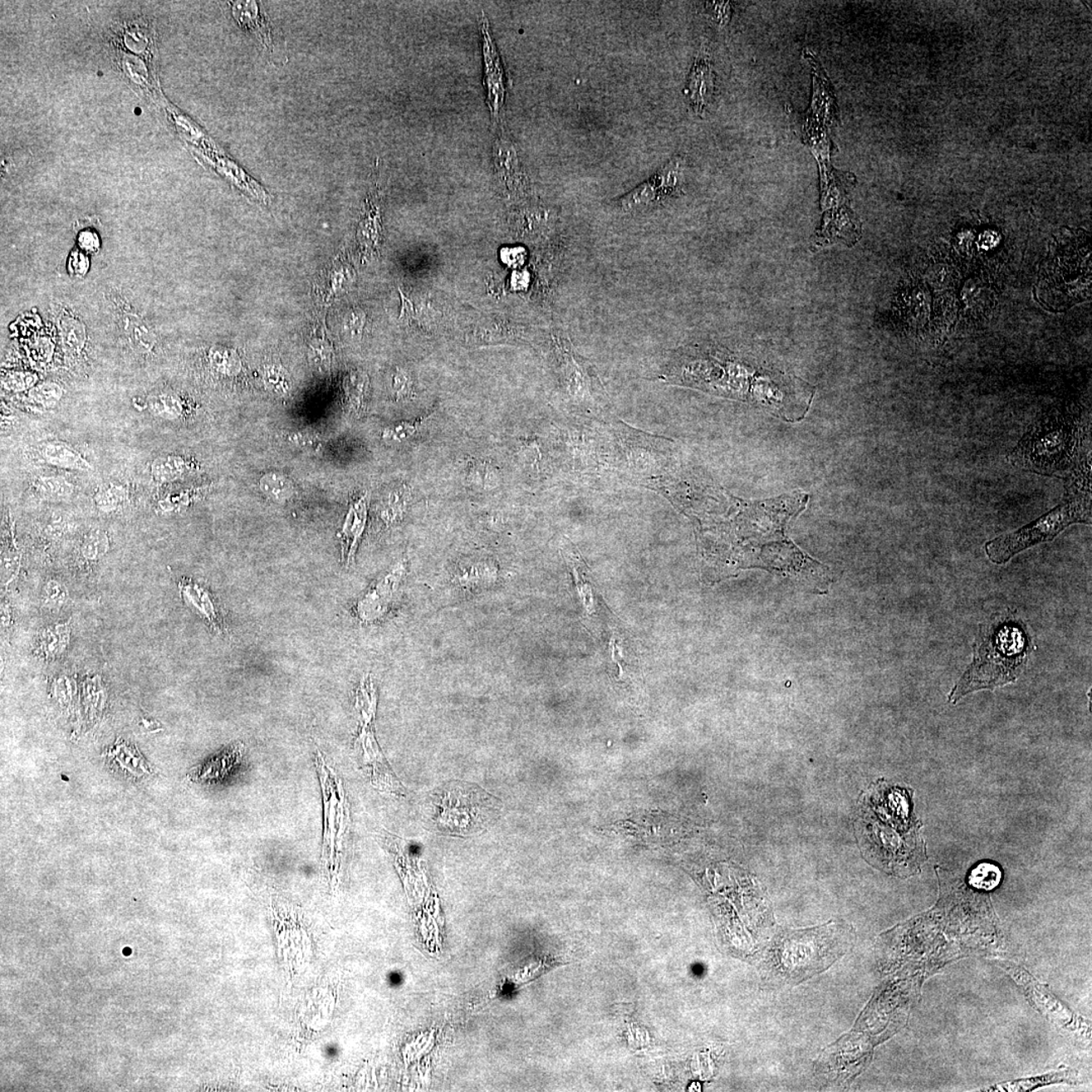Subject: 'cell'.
<instances>
[{
  "label": "cell",
  "instance_id": "6da1fadb",
  "mask_svg": "<svg viewBox=\"0 0 1092 1092\" xmlns=\"http://www.w3.org/2000/svg\"><path fill=\"white\" fill-rule=\"evenodd\" d=\"M687 364L683 375L689 384L708 392L746 399L777 411L781 416L802 411L813 390L804 382L777 370L747 364L722 350L705 352Z\"/></svg>",
  "mask_w": 1092,
  "mask_h": 1092
},
{
  "label": "cell",
  "instance_id": "7a4b0ae2",
  "mask_svg": "<svg viewBox=\"0 0 1092 1092\" xmlns=\"http://www.w3.org/2000/svg\"><path fill=\"white\" fill-rule=\"evenodd\" d=\"M1090 420L1081 411L1051 408L1031 423L1007 455L1016 468L1065 478L1091 459Z\"/></svg>",
  "mask_w": 1092,
  "mask_h": 1092
},
{
  "label": "cell",
  "instance_id": "3957f363",
  "mask_svg": "<svg viewBox=\"0 0 1092 1092\" xmlns=\"http://www.w3.org/2000/svg\"><path fill=\"white\" fill-rule=\"evenodd\" d=\"M1063 501L1024 527L1002 534L984 546L994 565L1007 564L1012 557L1041 543L1054 541L1075 524H1091V469L1084 468L1064 478Z\"/></svg>",
  "mask_w": 1092,
  "mask_h": 1092
},
{
  "label": "cell",
  "instance_id": "277c9868",
  "mask_svg": "<svg viewBox=\"0 0 1092 1092\" xmlns=\"http://www.w3.org/2000/svg\"><path fill=\"white\" fill-rule=\"evenodd\" d=\"M1030 643L1019 626L1005 624L985 636L972 664L949 695L952 704L980 690H994L1016 681L1028 661Z\"/></svg>",
  "mask_w": 1092,
  "mask_h": 1092
},
{
  "label": "cell",
  "instance_id": "5b68a950",
  "mask_svg": "<svg viewBox=\"0 0 1092 1092\" xmlns=\"http://www.w3.org/2000/svg\"><path fill=\"white\" fill-rule=\"evenodd\" d=\"M437 829L445 834L473 835L482 833L500 816L498 799L476 785L450 782L431 796Z\"/></svg>",
  "mask_w": 1092,
  "mask_h": 1092
},
{
  "label": "cell",
  "instance_id": "8992f818",
  "mask_svg": "<svg viewBox=\"0 0 1092 1092\" xmlns=\"http://www.w3.org/2000/svg\"><path fill=\"white\" fill-rule=\"evenodd\" d=\"M684 184L685 161L681 157L673 158L645 183L618 199L617 208L625 213L644 210L664 198L680 195Z\"/></svg>",
  "mask_w": 1092,
  "mask_h": 1092
},
{
  "label": "cell",
  "instance_id": "52a82bcc",
  "mask_svg": "<svg viewBox=\"0 0 1092 1092\" xmlns=\"http://www.w3.org/2000/svg\"><path fill=\"white\" fill-rule=\"evenodd\" d=\"M407 570V560L398 561L376 579L357 600L355 615L362 624H370L382 620L397 605L402 595Z\"/></svg>",
  "mask_w": 1092,
  "mask_h": 1092
},
{
  "label": "cell",
  "instance_id": "ba28073f",
  "mask_svg": "<svg viewBox=\"0 0 1092 1092\" xmlns=\"http://www.w3.org/2000/svg\"><path fill=\"white\" fill-rule=\"evenodd\" d=\"M482 32V59H484V83L487 92V105L490 110L492 122L496 127L503 123L506 100V79L503 64L492 38L489 18L482 12L480 18Z\"/></svg>",
  "mask_w": 1092,
  "mask_h": 1092
},
{
  "label": "cell",
  "instance_id": "9c48e42d",
  "mask_svg": "<svg viewBox=\"0 0 1092 1092\" xmlns=\"http://www.w3.org/2000/svg\"><path fill=\"white\" fill-rule=\"evenodd\" d=\"M492 154L496 174L505 193L508 195L523 194L528 187L527 178L520 164L514 143L501 127L496 137Z\"/></svg>",
  "mask_w": 1092,
  "mask_h": 1092
},
{
  "label": "cell",
  "instance_id": "30bf717a",
  "mask_svg": "<svg viewBox=\"0 0 1092 1092\" xmlns=\"http://www.w3.org/2000/svg\"><path fill=\"white\" fill-rule=\"evenodd\" d=\"M367 517H369V495L365 494L351 502L344 518L341 531L338 534L340 539L342 561L346 566L355 564L356 552L366 528Z\"/></svg>",
  "mask_w": 1092,
  "mask_h": 1092
},
{
  "label": "cell",
  "instance_id": "8fae6325",
  "mask_svg": "<svg viewBox=\"0 0 1092 1092\" xmlns=\"http://www.w3.org/2000/svg\"><path fill=\"white\" fill-rule=\"evenodd\" d=\"M179 588L181 598L194 613L206 620L213 630L224 631V616L210 590L192 579L185 578L180 580Z\"/></svg>",
  "mask_w": 1092,
  "mask_h": 1092
},
{
  "label": "cell",
  "instance_id": "7c38bea8",
  "mask_svg": "<svg viewBox=\"0 0 1092 1092\" xmlns=\"http://www.w3.org/2000/svg\"><path fill=\"white\" fill-rule=\"evenodd\" d=\"M499 577V566L491 559H473L459 562L454 570L452 583L462 592L476 593L492 587Z\"/></svg>",
  "mask_w": 1092,
  "mask_h": 1092
},
{
  "label": "cell",
  "instance_id": "4fadbf2b",
  "mask_svg": "<svg viewBox=\"0 0 1092 1092\" xmlns=\"http://www.w3.org/2000/svg\"><path fill=\"white\" fill-rule=\"evenodd\" d=\"M243 755V743H234L203 765L198 766L189 773V778L194 782H212L224 779L241 764Z\"/></svg>",
  "mask_w": 1092,
  "mask_h": 1092
},
{
  "label": "cell",
  "instance_id": "5bb4252c",
  "mask_svg": "<svg viewBox=\"0 0 1092 1092\" xmlns=\"http://www.w3.org/2000/svg\"><path fill=\"white\" fill-rule=\"evenodd\" d=\"M232 12L238 24L246 30L253 32L269 53L273 52V42L271 25L266 13L260 11L257 2H237L232 3Z\"/></svg>",
  "mask_w": 1092,
  "mask_h": 1092
},
{
  "label": "cell",
  "instance_id": "9a60e30c",
  "mask_svg": "<svg viewBox=\"0 0 1092 1092\" xmlns=\"http://www.w3.org/2000/svg\"><path fill=\"white\" fill-rule=\"evenodd\" d=\"M71 627L69 621L44 627L37 635L35 649L46 661L61 658L71 644Z\"/></svg>",
  "mask_w": 1092,
  "mask_h": 1092
},
{
  "label": "cell",
  "instance_id": "2e32d148",
  "mask_svg": "<svg viewBox=\"0 0 1092 1092\" xmlns=\"http://www.w3.org/2000/svg\"><path fill=\"white\" fill-rule=\"evenodd\" d=\"M412 499L411 486L399 484L389 487L380 498L378 507L379 517L384 526L389 527L401 522L405 517Z\"/></svg>",
  "mask_w": 1092,
  "mask_h": 1092
},
{
  "label": "cell",
  "instance_id": "e0dca14e",
  "mask_svg": "<svg viewBox=\"0 0 1092 1092\" xmlns=\"http://www.w3.org/2000/svg\"><path fill=\"white\" fill-rule=\"evenodd\" d=\"M688 95L697 110H703L712 95L713 78L708 59L700 56L694 64L687 83Z\"/></svg>",
  "mask_w": 1092,
  "mask_h": 1092
},
{
  "label": "cell",
  "instance_id": "ac0fdd59",
  "mask_svg": "<svg viewBox=\"0 0 1092 1092\" xmlns=\"http://www.w3.org/2000/svg\"><path fill=\"white\" fill-rule=\"evenodd\" d=\"M193 468V463L180 455H161L151 463V476L157 482L164 484L181 480Z\"/></svg>",
  "mask_w": 1092,
  "mask_h": 1092
},
{
  "label": "cell",
  "instance_id": "d6986e66",
  "mask_svg": "<svg viewBox=\"0 0 1092 1092\" xmlns=\"http://www.w3.org/2000/svg\"><path fill=\"white\" fill-rule=\"evenodd\" d=\"M45 461L54 467L72 471H91V464L77 450L63 443H50L43 448Z\"/></svg>",
  "mask_w": 1092,
  "mask_h": 1092
},
{
  "label": "cell",
  "instance_id": "ffe728a7",
  "mask_svg": "<svg viewBox=\"0 0 1092 1092\" xmlns=\"http://www.w3.org/2000/svg\"><path fill=\"white\" fill-rule=\"evenodd\" d=\"M120 321L125 335L135 350L149 353L154 350L157 338L145 321L135 314H125Z\"/></svg>",
  "mask_w": 1092,
  "mask_h": 1092
},
{
  "label": "cell",
  "instance_id": "44dd1931",
  "mask_svg": "<svg viewBox=\"0 0 1092 1092\" xmlns=\"http://www.w3.org/2000/svg\"><path fill=\"white\" fill-rule=\"evenodd\" d=\"M260 492L277 504H285L296 494V486L289 476L282 472H268L260 477Z\"/></svg>",
  "mask_w": 1092,
  "mask_h": 1092
},
{
  "label": "cell",
  "instance_id": "7402d4cb",
  "mask_svg": "<svg viewBox=\"0 0 1092 1092\" xmlns=\"http://www.w3.org/2000/svg\"><path fill=\"white\" fill-rule=\"evenodd\" d=\"M369 379L360 371H352L344 380L345 403L352 414L360 415L365 411Z\"/></svg>",
  "mask_w": 1092,
  "mask_h": 1092
},
{
  "label": "cell",
  "instance_id": "603a6c76",
  "mask_svg": "<svg viewBox=\"0 0 1092 1092\" xmlns=\"http://www.w3.org/2000/svg\"><path fill=\"white\" fill-rule=\"evenodd\" d=\"M37 495L42 499L60 502L71 498L74 486L61 476H41L32 482Z\"/></svg>",
  "mask_w": 1092,
  "mask_h": 1092
},
{
  "label": "cell",
  "instance_id": "cb8c5ba5",
  "mask_svg": "<svg viewBox=\"0 0 1092 1092\" xmlns=\"http://www.w3.org/2000/svg\"><path fill=\"white\" fill-rule=\"evenodd\" d=\"M467 480L469 485L480 490H492L500 485L498 469L492 463L481 459H471L467 464Z\"/></svg>",
  "mask_w": 1092,
  "mask_h": 1092
},
{
  "label": "cell",
  "instance_id": "d4e9b609",
  "mask_svg": "<svg viewBox=\"0 0 1092 1092\" xmlns=\"http://www.w3.org/2000/svg\"><path fill=\"white\" fill-rule=\"evenodd\" d=\"M262 373L264 385L269 392L278 397L289 396L291 382L285 367L277 362H269L263 365Z\"/></svg>",
  "mask_w": 1092,
  "mask_h": 1092
},
{
  "label": "cell",
  "instance_id": "484cf974",
  "mask_svg": "<svg viewBox=\"0 0 1092 1092\" xmlns=\"http://www.w3.org/2000/svg\"><path fill=\"white\" fill-rule=\"evenodd\" d=\"M149 410L161 419L179 420L184 413L183 399L174 394H161L150 399Z\"/></svg>",
  "mask_w": 1092,
  "mask_h": 1092
},
{
  "label": "cell",
  "instance_id": "4316f807",
  "mask_svg": "<svg viewBox=\"0 0 1092 1092\" xmlns=\"http://www.w3.org/2000/svg\"><path fill=\"white\" fill-rule=\"evenodd\" d=\"M333 350L326 336L315 335L308 345V359L313 369L320 374H327L331 369Z\"/></svg>",
  "mask_w": 1092,
  "mask_h": 1092
},
{
  "label": "cell",
  "instance_id": "83f0119b",
  "mask_svg": "<svg viewBox=\"0 0 1092 1092\" xmlns=\"http://www.w3.org/2000/svg\"><path fill=\"white\" fill-rule=\"evenodd\" d=\"M60 331H61L65 350L71 353H79L82 350L86 341V331L85 325L81 321L71 316L63 318L60 322Z\"/></svg>",
  "mask_w": 1092,
  "mask_h": 1092
},
{
  "label": "cell",
  "instance_id": "f1b7e54d",
  "mask_svg": "<svg viewBox=\"0 0 1092 1092\" xmlns=\"http://www.w3.org/2000/svg\"><path fill=\"white\" fill-rule=\"evenodd\" d=\"M208 360L216 373L225 376L240 374L242 364L237 352L225 347H213L208 353Z\"/></svg>",
  "mask_w": 1092,
  "mask_h": 1092
},
{
  "label": "cell",
  "instance_id": "f546056e",
  "mask_svg": "<svg viewBox=\"0 0 1092 1092\" xmlns=\"http://www.w3.org/2000/svg\"><path fill=\"white\" fill-rule=\"evenodd\" d=\"M110 541L108 532L101 529H94L86 534L81 545V555L86 561H100L110 551Z\"/></svg>",
  "mask_w": 1092,
  "mask_h": 1092
},
{
  "label": "cell",
  "instance_id": "4dcf8cb0",
  "mask_svg": "<svg viewBox=\"0 0 1092 1092\" xmlns=\"http://www.w3.org/2000/svg\"><path fill=\"white\" fill-rule=\"evenodd\" d=\"M94 500L96 507L102 512H114L128 500V491L123 485L109 484L97 491Z\"/></svg>",
  "mask_w": 1092,
  "mask_h": 1092
},
{
  "label": "cell",
  "instance_id": "1f68e13d",
  "mask_svg": "<svg viewBox=\"0 0 1092 1092\" xmlns=\"http://www.w3.org/2000/svg\"><path fill=\"white\" fill-rule=\"evenodd\" d=\"M1001 881V871L992 863H982L969 875V884L979 890L991 891Z\"/></svg>",
  "mask_w": 1092,
  "mask_h": 1092
},
{
  "label": "cell",
  "instance_id": "d6a6232c",
  "mask_svg": "<svg viewBox=\"0 0 1092 1092\" xmlns=\"http://www.w3.org/2000/svg\"><path fill=\"white\" fill-rule=\"evenodd\" d=\"M350 278V269L347 267L340 262L333 263L324 278V300L330 301L338 296L339 292L345 290Z\"/></svg>",
  "mask_w": 1092,
  "mask_h": 1092
},
{
  "label": "cell",
  "instance_id": "836d02e7",
  "mask_svg": "<svg viewBox=\"0 0 1092 1092\" xmlns=\"http://www.w3.org/2000/svg\"><path fill=\"white\" fill-rule=\"evenodd\" d=\"M109 756L115 757L124 768H127L130 772L135 775L141 776L149 772L148 766L144 764L140 754L136 752V750L133 747L125 745V743L117 742L114 749L109 751Z\"/></svg>",
  "mask_w": 1092,
  "mask_h": 1092
},
{
  "label": "cell",
  "instance_id": "e575fe53",
  "mask_svg": "<svg viewBox=\"0 0 1092 1092\" xmlns=\"http://www.w3.org/2000/svg\"><path fill=\"white\" fill-rule=\"evenodd\" d=\"M62 397V388L55 383L46 382L36 384L29 390V398L32 401L44 407L57 405Z\"/></svg>",
  "mask_w": 1092,
  "mask_h": 1092
},
{
  "label": "cell",
  "instance_id": "d590c367",
  "mask_svg": "<svg viewBox=\"0 0 1092 1092\" xmlns=\"http://www.w3.org/2000/svg\"><path fill=\"white\" fill-rule=\"evenodd\" d=\"M422 421L408 422L403 421L396 424L385 427L382 432V437L387 443H401L411 439L418 430L420 429Z\"/></svg>",
  "mask_w": 1092,
  "mask_h": 1092
},
{
  "label": "cell",
  "instance_id": "8d00e7d4",
  "mask_svg": "<svg viewBox=\"0 0 1092 1092\" xmlns=\"http://www.w3.org/2000/svg\"><path fill=\"white\" fill-rule=\"evenodd\" d=\"M42 599L46 607L61 608L68 600V590L60 580L51 579L44 585Z\"/></svg>",
  "mask_w": 1092,
  "mask_h": 1092
},
{
  "label": "cell",
  "instance_id": "74e56055",
  "mask_svg": "<svg viewBox=\"0 0 1092 1092\" xmlns=\"http://www.w3.org/2000/svg\"><path fill=\"white\" fill-rule=\"evenodd\" d=\"M38 382V376L25 371H11L2 375V387L11 392H24L34 388Z\"/></svg>",
  "mask_w": 1092,
  "mask_h": 1092
},
{
  "label": "cell",
  "instance_id": "f35d334b",
  "mask_svg": "<svg viewBox=\"0 0 1092 1092\" xmlns=\"http://www.w3.org/2000/svg\"><path fill=\"white\" fill-rule=\"evenodd\" d=\"M392 390L394 398L405 399L412 396L413 380L406 370L397 369L392 378Z\"/></svg>",
  "mask_w": 1092,
  "mask_h": 1092
},
{
  "label": "cell",
  "instance_id": "ab89813d",
  "mask_svg": "<svg viewBox=\"0 0 1092 1092\" xmlns=\"http://www.w3.org/2000/svg\"><path fill=\"white\" fill-rule=\"evenodd\" d=\"M21 566V556L16 551L3 552L2 556V580L9 584L17 577Z\"/></svg>",
  "mask_w": 1092,
  "mask_h": 1092
},
{
  "label": "cell",
  "instance_id": "60d3db41",
  "mask_svg": "<svg viewBox=\"0 0 1092 1092\" xmlns=\"http://www.w3.org/2000/svg\"><path fill=\"white\" fill-rule=\"evenodd\" d=\"M285 438L287 443L291 445L296 446L297 448H314L315 446L319 445L321 441L320 435L316 433L315 431L310 430L289 432V433L285 436Z\"/></svg>",
  "mask_w": 1092,
  "mask_h": 1092
},
{
  "label": "cell",
  "instance_id": "b9f144b4",
  "mask_svg": "<svg viewBox=\"0 0 1092 1092\" xmlns=\"http://www.w3.org/2000/svg\"><path fill=\"white\" fill-rule=\"evenodd\" d=\"M365 320V315L362 312L352 311L344 320V331L353 337L360 335L362 328H364Z\"/></svg>",
  "mask_w": 1092,
  "mask_h": 1092
},
{
  "label": "cell",
  "instance_id": "7bdbcfd3",
  "mask_svg": "<svg viewBox=\"0 0 1092 1092\" xmlns=\"http://www.w3.org/2000/svg\"><path fill=\"white\" fill-rule=\"evenodd\" d=\"M78 242L79 245H81V247L83 250L87 251V252H95V251L99 249L100 246L99 238H97V236L94 232L91 231L82 232L81 236H79Z\"/></svg>",
  "mask_w": 1092,
  "mask_h": 1092
},
{
  "label": "cell",
  "instance_id": "ee69618b",
  "mask_svg": "<svg viewBox=\"0 0 1092 1092\" xmlns=\"http://www.w3.org/2000/svg\"><path fill=\"white\" fill-rule=\"evenodd\" d=\"M71 267L72 271L77 274L86 273L88 268V262L86 257H85V255L79 252L76 255H72Z\"/></svg>",
  "mask_w": 1092,
  "mask_h": 1092
},
{
  "label": "cell",
  "instance_id": "f6af8a7d",
  "mask_svg": "<svg viewBox=\"0 0 1092 1092\" xmlns=\"http://www.w3.org/2000/svg\"><path fill=\"white\" fill-rule=\"evenodd\" d=\"M729 3L718 2L714 6L715 17H717L720 24H726L729 16Z\"/></svg>",
  "mask_w": 1092,
  "mask_h": 1092
}]
</instances>
